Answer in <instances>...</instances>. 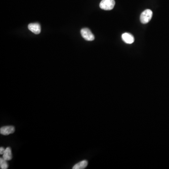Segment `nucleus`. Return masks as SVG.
<instances>
[{
	"mask_svg": "<svg viewBox=\"0 0 169 169\" xmlns=\"http://www.w3.org/2000/svg\"><path fill=\"white\" fill-rule=\"evenodd\" d=\"M9 167L7 160L4 159L3 158H0V168L1 169H7Z\"/></svg>",
	"mask_w": 169,
	"mask_h": 169,
	"instance_id": "1a4fd4ad",
	"label": "nucleus"
},
{
	"mask_svg": "<svg viewBox=\"0 0 169 169\" xmlns=\"http://www.w3.org/2000/svg\"><path fill=\"white\" fill-rule=\"evenodd\" d=\"M5 150L3 147H1L0 148V154H4V152H5Z\"/></svg>",
	"mask_w": 169,
	"mask_h": 169,
	"instance_id": "9d476101",
	"label": "nucleus"
},
{
	"mask_svg": "<svg viewBox=\"0 0 169 169\" xmlns=\"http://www.w3.org/2000/svg\"><path fill=\"white\" fill-rule=\"evenodd\" d=\"M88 164V162L87 160H83L78 163H76L73 167V169H84L86 168Z\"/></svg>",
	"mask_w": 169,
	"mask_h": 169,
	"instance_id": "6e6552de",
	"label": "nucleus"
},
{
	"mask_svg": "<svg viewBox=\"0 0 169 169\" xmlns=\"http://www.w3.org/2000/svg\"><path fill=\"white\" fill-rule=\"evenodd\" d=\"M15 127L13 126H5L2 127L0 129V133L3 135H8L13 133L15 132Z\"/></svg>",
	"mask_w": 169,
	"mask_h": 169,
	"instance_id": "20e7f679",
	"label": "nucleus"
},
{
	"mask_svg": "<svg viewBox=\"0 0 169 169\" xmlns=\"http://www.w3.org/2000/svg\"><path fill=\"white\" fill-rule=\"evenodd\" d=\"M2 158L7 161L11 160L12 158V154L11 150L10 147H8L5 149V152L3 154Z\"/></svg>",
	"mask_w": 169,
	"mask_h": 169,
	"instance_id": "0eeeda50",
	"label": "nucleus"
},
{
	"mask_svg": "<svg viewBox=\"0 0 169 169\" xmlns=\"http://www.w3.org/2000/svg\"><path fill=\"white\" fill-rule=\"evenodd\" d=\"M81 35L82 37L87 40V41H93L95 40V36L94 34L91 32V31L87 28H85L81 29Z\"/></svg>",
	"mask_w": 169,
	"mask_h": 169,
	"instance_id": "7ed1b4c3",
	"label": "nucleus"
},
{
	"mask_svg": "<svg viewBox=\"0 0 169 169\" xmlns=\"http://www.w3.org/2000/svg\"><path fill=\"white\" fill-rule=\"evenodd\" d=\"M29 29L35 34H39L40 33L41 28L39 23H30L28 26Z\"/></svg>",
	"mask_w": 169,
	"mask_h": 169,
	"instance_id": "39448f33",
	"label": "nucleus"
},
{
	"mask_svg": "<svg viewBox=\"0 0 169 169\" xmlns=\"http://www.w3.org/2000/svg\"><path fill=\"white\" fill-rule=\"evenodd\" d=\"M115 5L114 0H102L100 3L101 9L105 11L112 10Z\"/></svg>",
	"mask_w": 169,
	"mask_h": 169,
	"instance_id": "f03ea898",
	"label": "nucleus"
},
{
	"mask_svg": "<svg viewBox=\"0 0 169 169\" xmlns=\"http://www.w3.org/2000/svg\"><path fill=\"white\" fill-rule=\"evenodd\" d=\"M122 39L125 43L132 44L134 41V38L133 35L129 33H124L122 35Z\"/></svg>",
	"mask_w": 169,
	"mask_h": 169,
	"instance_id": "423d86ee",
	"label": "nucleus"
},
{
	"mask_svg": "<svg viewBox=\"0 0 169 169\" xmlns=\"http://www.w3.org/2000/svg\"><path fill=\"white\" fill-rule=\"evenodd\" d=\"M153 16V12L150 10L147 9L144 11L141 14L140 20L143 24L147 23L151 19Z\"/></svg>",
	"mask_w": 169,
	"mask_h": 169,
	"instance_id": "f257e3e1",
	"label": "nucleus"
}]
</instances>
